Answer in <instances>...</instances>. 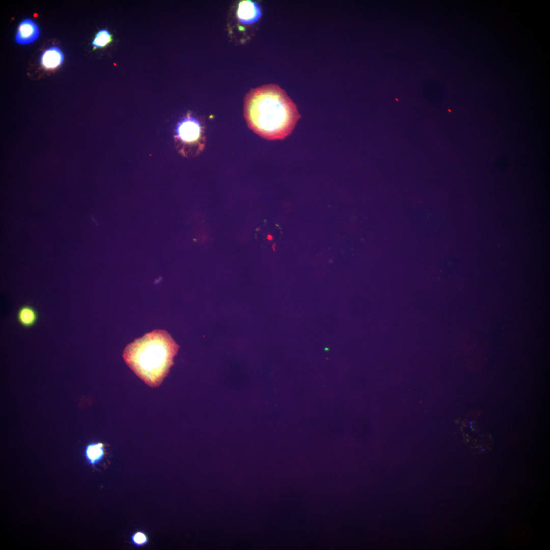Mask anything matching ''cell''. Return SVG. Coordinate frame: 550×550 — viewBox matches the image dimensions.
<instances>
[{
  "instance_id": "2",
  "label": "cell",
  "mask_w": 550,
  "mask_h": 550,
  "mask_svg": "<svg viewBox=\"0 0 550 550\" xmlns=\"http://www.w3.org/2000/svg\"><path fill=\"white\" fill-rule=\"evenodd\" d=\"M178 349L166 331L155 330L128 344L123 358L137 376L154 388L167 376Z\"/></svg>"
},
{
  "instance_id": "3",
  "label": "cell",
  "mask_w": 550,
  "mask_h": 550,
  "mask_svg": "<svg viewBox=\"0 0 550 550\" xmlns=\"http://www.w3.org/2000/svg\"><path fill=\"white\" fill-rule=\"evenodd\" d=\"M199 122L191 117L181 121L176 128V138L183 145L197 147L199 151L204 146L203 130Z\"/></svg>"
},
{
  "instance_id": "5",
  "label": "cell",
  "mask_w": 550,
  "mask_h": 550,
  "mask_svg": "<svg viewBox=\"0 0 550 550\" xmlns=\"http://www.w3.org/2000/svg\"><path fill=\"white\" fill-rule=\"evenodd\" d=\"M39 35L37 25L30 19L23 20L20 23L15 36L16 41L20 44H26L36 40Z\"/></svg>"
},
{
  "instance_id": "6",
  "label": "cell",
  "mask_w": 550,
  "mask_h": 550,
  "mask_svg": "<svg viewBox=\"0 0 550 550\" xmlns=\"http://www.w3.org/2000/svg\"><path fill=\"white\" fill-rule=\"evenodd\" d=\"M64 59L62 51L57 47L45 50L40 58L42 67L46 70H52L61 65Z\"/></svg>"
},
{
  "instance_id": "7",
  "label": "cell",
  "mask_w": 550,
  "mask_h": 550,
  "mask_svg": "<svg viewBox=\"0 0 550 550\" xmlns=\"http://www.w3.org/2000/svg\"><path fill=\"white\" fill-rule=\"evenodd\" d=\"M38 318L37 311L29 305L21 306L17 312V321L22 326L26 328H30L34 325Z\"/></svg>"
},
{
  "instance_id": "10",
  "label": "cell",
  "mask_w": 550,
  "mask_h": 550,
  "mask_svg": "<svg viewBox=\"0 0 550 550\" xmlns=\"http://www.w3.org/2000/svg\"><path fill=\"white\" fill-rule=\"evenodd\" d=\"M130 541L134 546L136 547H141L148 543L149 538L147 535L144 532L138 531L131 535Z\"/></svg>"
},
{
  "instance_id": "1",
  "label": "cell",
  "mask_w": 550,
  "mask_h": 550,
  "mask_svg": "<svg viewBox=\"0 0 550 550\" xmlns=\"http://www.w3.org/2000/svg\"><path fill=\"white\" fill-rule=\"evenodd\" d=\"M243 115L248 127L268 141L287 137L301 117L286 92L273 84L252 89L246 94Z\"/></svg>"
},
{
  "instance_id": "11",
  "label": "cell",
  "mask_w": 550,
  "mask_h": 550,
  "mask_svg": "<svg viewBox=\"0 0 550 550\" xmlns=\"http://www.w3.org/2000/svg\"><path fill=\"white\" fill-rule=\"evenodd\" d=\"M266 238L269 241H272L273 239L272 235H271V234H268Z\"/></svg>"
},
{
  "instance_id": "9",
  "label": "cell",
  "mask_w": 550,
  "mask_h": 550,
  "mask_svg": "<svg viewBox=\"0 0 550 550\" xmlns=\"http://www.w3.org/2000/svg\"><path fill=\"white\" fill-rule=\"evenodd\" d=\"M113 41L112 35L107 30H101L96 34L92 44L93 50L105 47Z\"/></svg>"
},
{
  "instance_id": "4",
  "label": "cell",
  "mask_w": 550,
  "mask_h": 550,
  "mask_svg": "<svg viewBox=\"0 0 550 550\" xmlns=\"http://www.w3.org/2000/svg\"><path fill=\"white\" fill-rule=\"evenodd\" d=\"M262 15L260 7L255 2L243 1L238 6L237 16L239 20L245 24H250L257 21Z\"/></svg>"
},
{
  "instance_id": "8",
  "label": "cell",
  "mask_w": 550,
  "mask_h": 550,
  "mask_svg": "<svg viewBox=\"0 0 550 550\" xmlns=\"http://www.w3.org/2000/svg\"><path fill=\"white\" fill-rule=\"evenodd\" d=\"M85 456L88 462L91 465L95 466L100 462L104 457V448L103 444L98 442L88 444L85 448Z\"/></svg>"
},
{
  "instance_id": "12",
  "label": "cell",
  "mask_w": 550,
  "mask_h": 550,
  "mask_svg": "<svg viewBox=\"0 0 550 550\" xmlns=\"http://www.w3.org/2000/svg\"><path fill=\"white\" fill-rule=\"evenodd\" d=\"M276 243H274V244H273L272 245V250H273V251H276Z\"/></svg>"
}]
</instances>
